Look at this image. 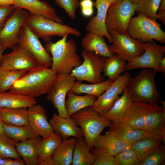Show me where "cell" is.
I'll return each mask as SVG.
<instances>
[{"mask_svg": "<svg viewBox=\"0 0 165 165\" xmlns=\"http://www.w3.org/2000/svg\"><path fill=\"white\" fill-rule=\"evenodd\" d=\"M28 72L15 82L9 91L35 98L47 94L57 77L51 68L38 65Z\"/></svg>", "mask_w": 165, "mask_h": 165, "instance_id": "obj_1", "label": "cell"}, {"mask_svg": "<svg viewBox=\"0 0 165 165\" xmlns=\"http://www.w3.org/2000/svg\"><path fill=\"white\" fill-rule=\"evenodd\" d=\"M68 34L55 43H46L45 48L51 55V68L57 75L70 74L72 70L82 62L77 52L75 41L67 40Z\"/></svg>", "mask_w": 165, "mask_h": 165, "instance_id": "obj_2", "label": "cell"}, {"mask_svg": "<svg viewBox=\"0 0 165 165\" xmlns=\"http://www.w3.org/2000/svg\"><path fill=\"white\" fill-rule=\"evenodd\" d=\"M156 70L143 68L135 76L130 78L126 87L132 101L158 104L160 94L155 83Z\"/></svg>", "mask_w": 165, "mask_h": 165, "instance_id": "obj_3", "label": "cell"}, {"mask_svg": "<svg viewBox=\"0 0 165 165\" xmlns=\"http://www.w3.org/2000/svg\"><path fill=\"white\" fill-rule=\"evenodd\" d=\"M71 116L82 129L83 137L91 150L104 129L112 123L110 120L102 117L92 106L83 108Z\"/></svg>", "mask_w": 165, "mask_h": 165, "instance_id": "obj_4", "label": "cell"}, {"mask_svg": "<svg viewBox=\"0 0 165 165\" xmlns=\"http://www.w3.org/2000/svg\"><path fill=\"white\" fill-rule=\"evenodd\" d=\"M25 24L38 38L42 39L46 43L51 41V38L53 36L62 37L66 34L77 37L80 36L79 31L75 28L32 14H29Z\"/></svg>", "mask_w": 165, "mask_h": 165, "instance_id": "obj_5", "label": "cell"}, {"mask_svg": "<svg viewBox=\"0 0 165 165\" xmlns=\"http://www.w3.org/2000/svg\"><path fill=\"white\" fill-rule=\"evenodd\" d=\"M131 17L127 30V34L132 38L143 42H151L153 39L165 43V32L161 29L162 25L156 20L138 14Z\"/></svg>", "mask_w": 165, "mask_h": 165, "instance_id": "obj_6", "label": "cell"}, {"mask_svg": "<svg viewBox=\"0 0 165 165\" xmlns=\"http://www.w3.org/2000/svg\"><path fill=\"white\" fill-rule=\"evenodd\" d=\"M84 59L81 64L75 68L69 74L77 80L86 81L91 83L101 82L105 57L94 52L82 50Z\"/></svg>", "mask_w": 165, "mask_h": 165, "instance_id": "obj_7", "label": "cell"}, {"mask_svg": "<svg viewBox=\"0 0 165 165\" xmlns=\"http://www.w3.org/2000/svg\"><path fill=\"white\" fill-rule=\"evenodd\" d=\"M136 4L130 0H124L111 4L106 15L105 24L109 32L127 34L128 25L132 16L136 12Z\"/></svg>", "mask_w": 165, "mask_h": 165, "instance_id": "obj_8", "label": "cell"}, {"mask_svg": "<svg viewBox=\"0 0 165 165\" xmlns=\"http://www.w3.org/2000/svg\"><path fill=\"white\" fill-rule=\"evenodd\" d=\"M109 33L112 38V44L109 46L110 50L125 61L129 62L144 52V42L141 40L132 38L127 34Z\"/></svg>", "mask_w": 165, "mask_h": 165, "instance_id": "obj_9", "label": "cell"}, {"mask_svg": "<svg viewBox=\"0 0 165 165\" xmlns=\"http://www.w3.org/2000/svg\"><path fill=\"white\" fill-rule=\"evenodd\" d=\"M145 51L140 56L128 62L126 70L140 68L154 69L161 73L165 72L160 66V61L164 57L165 46L156 44L153 40L144 42Z\"/></svg>", "mask_w": 165, "mask_h": 165, "instance_id": "obj_10", "label": "cell"}, {"mask_svg": "<svg viewBox=\"0 0 165 165\" xmlns=\"http://www.w3.org/2000/svg\"><path fill=\"white\" fill-rule=\"evenodd\" d=\"M29 14L23 9H14L0 31V46L5 49H12L17 44L19 32Z\"/></svg>", "mask_w": 165, "mask_h": 165, "instance_id": "obj_11", "label": "cell"}, {"mask_svg": "<svg viewBox=\"0 0 165 165\" xmlns=\"http://www.w3.org/2000/svg\"><path fill=\"white\" fill-rule=\"evenodd\" d=\"M28 50L36 59L38 65L49 68L52 65V57L46 50L38 38L25 24L21 28L18 37V43Z\"/></svg>", "mask_w": 165, "mask_h": 165, "instance_id": "obj_12", "label": "cell"}, {"mask_svg": "<svg viewBox=\"0 0 165 165\" xmlns=\"http://www.w3.org/2000/svg\"><path fill=\"white\" fill-rule=\"evenodd\" d=\"M12 52L3 55L0 64L2 69L28 72L38 65L34 56L28 50L17 44Z\"/></svg>", "mask_w": 165, "mask_h": 165, "instance_id": "obj_13", "label": "cell"}, {"mask_svg": "<svg viewBox=\"0 0 165 165\" xmlns=\"http://www.w3.org/2000/svg\"><path fill=\"white\" fill-rule=\"evenodd\" d=\"M75 79L69 74L57 75L52 88L47 94L46 99L52 103L57 110L58 115L61 117L70 116L65 107L66 97L74 85Z\"/></svg>", "mask_w": 165, "mask_h": 165, "instance_id": "obj_14", "label": "cell"}, {"mask_svg": "<svg viewBox=\"0 0 165 165\" xmlns=\"http://www.w3.org/2000/svg\"><path fill=\"white\" fill-rule=\"evenodd\" d=\"M130 74L126 72L120 75L95 101L92 108L100 115L108 112L111 108L116 100L122 94L127 87L131 78Z\"/></svg>", "mask_w": 165, "mask_h": 165, "instance_id": "obj_15", "label": "cell"}, {"mask_svg": "<svg viewBox=\"0 0 165 165\" xmlns=\"http://www.w3.org/2000/svg\"><path fill=\"white\" fill-rule=\"evenodd\" d=\"M146 131L150 136L163 142L165 139V108L146 103L145 113Z\"/></svg>", "mask_w": 165, "mask_h": 165, "instance_id": "obj_16", "label": "cell"}, {"mask_svg": "<svg viewBox=\"0 0 165 165\" xmlns=\"http://www.w3.org/2000/svg\"><path fill=\"white\" fill-rule=\"evenodd\" d=\"M111 4L106 0H96L94 4L97 9V14L89 19L85 27L88 32L105 37L110 43L112 38L107 29L105 20L107 9Z\"/></svg>", "mask_w": 165, "mask_h": 165, "instance_id": "obj_17", "label": "cell"}, {"mask_svg": "<svg viewBox=\"0 0 165 165\" xmlns=\"http://www.w3.org/2000/svg\"><path fill=\"white\" fill-rule=\"evenodd\" d=\"M28 109L29 125L43 138L50 136L53 130L47 120L45 108L41 105L36 104Z\"/></svg>", "mask_w": 165, "mask_h": 165, "instance_id": "obj_18", "label": "cell"}, {"mask_svg": "<svg viewBox=\"0 0 165 165\" xmlns=\"http://www.w3.org/2000/svg\"><path fill=\"white\" fill-rule=\"evenodd\" d=\"M14 9H26L30 14L42 16L63 24L54 8L46 2L39 0H15Z\"/></svg>", "mask_w": 165, "mask_h": 165, "instance_id": "obj_19", "label": "cell"}, {"mask_svg": "<svg viewBox=\"0 0 165 165\" xmlns=\"http://www.w3.org/2000/svg\"><path fill=\"white\" fill-rule=\"evenodd\" d=\"M49 122L53 131L63 139L72 137L77 138L83 137L82 129L71 116L63 118L55 113L49 119Z\"/></svg>", "mask_w": 165, "mask_h": 165, "instance_id": "obj_20", "label": "cell"}, {"mask_svg": "<svg viewBox=\"0 0 165 165\" xmlns=\"http://www.w3.org/2000/svg\"><path fill=\"white\" fill-rule=\"evenodd\" d=\"M42 139L39 136L15 143L17 152L26 165H38V149Z\"/></svg>", "mask_w": 165, "mask_h": 165, "instance_id": "obj_21", "label": "cell"}, {"mask_svg": "<svg viewBox=\"0 0 165 165\" xmlns=\"http://www.w3.org/2000/svg\"><path fill=\"white\" fill-rule=\"evenodd\" d=\"M146 104L132 101L124 111L121 119L133 128L146 131L145 120Z\"/></svg>", "mask_w": 165, "mask_h": 165, "instance_id": "obj_22", "label": "cell"}, {"mask_svg": "<svg viewBox=\"0 0 165 165\" xmlns=\"http://www.w3.org/2000/svg\"><path fill=\"white\" fill-rule=\"evenodd\" d=\"M108 127L109 131L131 145L142 138L150 136L146 130L133 128L121 119L112 123Z\"/></svg>", "mask_w": 165, "mask_h": 165, "instance_id": "obj_23", "label": "cell"}, {"mask_svg": "<svg viewBox=\"0 0 165 165\" xmlns=\"http://www.w3.org/2000/svg\"><path fill=\"white\" fill-rule=\"evenodd\" d=\"M132 145L120 139L110 131L104 135L100 134L97 138L94 148L106 152L115 156Z\"/></svg>", "mask_w": 165, "mask_h": 165, "instance_id": "obj_24", "label": "cell"}, {"mask_svg": "<svg viewBox=\"0 0 165 165\" xmlns=\"http://www.w3.org/2000/svg\"><path fill=\"white\" fill-rule=\"evenodd\" d=\"M76 138L63 139L50 159L43 165H70L72 164Z\"/></svg>", "mask_w": 165, "mask_h": 165, "instance_id": "obj_25", "label": "cell"}, {"mask_svg": "<svg viewBox=\"0 0 165 165\" xmlns=\"http://www.w3.org/2000/svg\"><path fill=\"white\" fill-rule=\"evenodd\" d=\"M81 45L83 50L105 57L116 54L111 51L103 37L94 33H87L82 39Z\"/></svg>", "mask_w": 165, "mask_h": 165, "instance_id": "obj_26", "label": "cell"}, {"mask_svg": "<svg viewBox=\"0 0 165 165\" xmlns=\"http://www.w3.org/2000/svg\"><path fill=\"white\" fill-rule=\"evenodd\" d=\"M163 142L156 138L148 136L139 140L133 144L131 147L141 163L150 155L163 146Z\"/></svg>", "mask_w": 165, "mask_h": 165, "instance_id": "obj_27", "label": "cell"}, {"mask_svg": "<svg viewBox=\"0 0 165 165\" xmlns=\"http://www.w3.org/2000/svg\"><path fill=\"white\" fill-rule=\"evenodd\" d=\"M36 104L34 98L10 91L0 93V107L28 108Z\"/></svg>", "mask_w": 165, "mask_h": 165, "instance_id": "obj_28", "label": "cell"}, {"mask_svg": "<svg viewBox=\"0 0 165 165\" xmlns=\"http://www.w3.org/2000/svg\"><path fill=\"white\" fill-rule=\"evenodd\" d=\"M95 156L90 150L84 137L76 139L72 165H92Z\"/></svg>", "mask_w": 165, "mask_h": 165, "instance_id": "obj_29", "label": "cell"}, {"mask_svg": "<svg viewBox=\"0 0 165 165\" xmlns=\"http://www.w3.org/2000/svg\"><path fill=\"white\" fill-rule=\"evenodd\" d=\"M67 95L65 107L69 116L85 108L92 106L97 98L95 96L88 94L80 96L69 91Z\"/></svg>", "mask_w": 165, "mask_h": 165, "instance_id": "obj_30", "label": "cell"}, {"mask_svg": "<svg viewBox=\"0 0 165 165\" xmlns=\"http://www.w3.org/2000/svg\"><path fill=\"white\" fill-rule=\"evenodd\" d=\"M63 139L53 131L49 136L42 139L38 149V165L44 164L50 159Z\"/></svg>", "mask_w": 165, "mask_h": 165, "instance_id": "obj_31", "label": "cell"}, {"mask_svg": "<svg viewBox=\"0 0 165 165\" xmlns=\"http://www.w3.org/2000/svg\"><path fill=\"white\" fill-rule=\"evenodd\" d=\"M1 114L5 124L16 126L29 125L27 108H2Z\"/></svg>", "mask_w": 165, "mask_h": 165, "instance_id": "obj_32", "label": "cell"}, {"mask_svg": "<svg viewBox=\"0 0 165 165\" xmlns=\"http://www.w3.org/2000/svg\"><path fill=\"white\" fill-rule=\"evenodd\" d=\"M122 94L116 100L109 111L100 115L112 123L121 120L125 109L132 101L126 87Z\"/></svg>", "mask_w": 165, "mask_h": 165, "instance_id": "obj_33", "label": "cell"}, {"mask_svg": "<svg viewBox=\"0 0 165 165\" xmlns=\"http://www.w3.org/2000/svg\"><path fill=\"white\" fill-rule=\"evenodd\" d=\"M126 61L115 54L106 57L103 72L104 75L113 82L121 74L126 70Z\"/></svg>", "mask_w": 165, "mask_h": 165, "instance_id": "obj_34", "label": "cell"}, {"mask_svg": "<svg viewBox=\"0 0 165 165\" xmlns=\"http://www.w3.org/2000/svg\"><path fill=\"white\" fill-rule=\"evenodd\" d=\"M3 131L5 136L16 142L39 136L29 125L16 126L4 123Z\"/></svg>", "mask_w": 165, "mask_h": 165, "instance_id": "obj_35", "label": "cell"}, {"mask_svg": "<svg viewBox=\"0 0 165 165\" xmlns=\"http://www.w3.org/2000/svg\"><path fill=\"white\" fill-rule=\"evenodd\" d=\"M82 82L79 80L75 82L69 91L78 95L86 94L97 97L104 93L113 82L108 79L100 83L91 84L82 83Z\"/></svg>", "mask_w": 165, "mask_h": 165, "instance_id": "obj_36", "label": "cell"}, {"mask_svg": "<svg viewBox=\"0 0 165 165\" xmlns=\"http://www.w3.org/2000/svg\"><path fill=\"white\" fill-rule=\"evenodd\" d=\"M161 0H142L136 5V12L156 20Z\"/></svg>", "mask_w": 165, "mask_h": 165, "instance_id": "obj_37", "label": "cell"}, {"mask_svg": "<svg viewBox=\"0 0 165 165\" xmlns=\"http://www.w3.org/2000/svg\"><path fill=\"white\" fill-rule=\"evenodd\" d=\"M26 72L5 70L0 67V93L10 90L15 82Z\"/></svg>", "mask_w": 165, "mask_h": 165, "instance_id": "obj_38", "label": "cell"}, {"mask_svg": "<svg viewBox=\"0 0 165 165\" xmlns=\"http://www.w3.org/2000/svg\"><path fill=\"white\" fill-rule=\"evenodd\" d=\"M16 142L4 134H0V156L21 159L15 147Z\"/></svg>", "mask_w": 165, "mask_h": 165, "instance_id": "obj_39", "label": "cell"}, {"mask_svg": "<svg viewBox=\"0 0 165 165\" xmlns=\"http://www.w3.org/2000/svg\"><path fill=\"white\" fill-rule=\"evenodd\" d=\"M114 157L118 165H141V163L131 147L119 153Z\"/></svg>", "mask_w": 165, "mask_h": 165, "instance_id": "obj_40", "label": "cell"}, {"mask_svg": "<svg viewBox=\"0 0 165 165\" xmlns=\"http://www.w3.org/2000/svg\"><path fill=\"white\" fill-rule=\"evenodd\" d=\"M91 150L95 156L92 165H118L114 156L110 154L94 148Z\"/></svg>", "mask_w": 165, "mask_h": 165, "instance_id": "obj_41", "label": "cell"}, {"mask_svg": "<svg viewBox=\"0 0 165 165\" xmlns=\"http://www.w3.org/2000/svg\"><path fill=\"white\" fill-rule=\"evenodd\" d=\"M165 159V149L164 145L145 159L141 165H160Z\"/></svg>", "mask_w": 165, "mask_h": 165, "instance_id": "obj_42", "label": "cell"}, {"mask_svg": "<svg viewBox=\"0 0 165 165\" xmlns=\"http://www.w3.org/2000/svg\"><path fill=\"white\" fill-rule=\"evenodd\" d=\"M56 3L64 9L70 17L75 19L79 0H54Z\"/></svg>", "mask_w": 165, "mask_h": 165, "instance_id": "obj_43", "label": "cell"}, {"mask_svg": "<svg viewBox=\"0 0 165 165\" xmlns=\"http://www.w3.org/2000/svg\"><path fill=\"white\" fill-rule=\"evenodd\" d=\"M14 9L13 5L0 6V31Z\"/></svg>", "mask_w": 165, "mask_h": 165, "instance_id": "obj_44", "label": "cell"}, {"mask_svg": "<svg viewBox=\"0 0 165 165\" xmlns=\"http://www.w3.org/2000/svg\"><path fill=\"white\" fill-rule=\"evenodd\" d=\"M94 3L91 0H81L80 2L82 15L86 17L91 16L94 13Z\"/></svg>", "mask_w": 165, "mask_h": 165, "instance_id": "obj_45", "label": "cell"}, {"mask_svg": "<svg viewBox=\"0 0 165 165\" xmlns=\"http://www.w3.org/2000/svg\"><path fill=\"white\" fill-rule=\"evenodd\" d=\"M12 158L0 156V165H24V160L21 159L13 160Z\"/></svg>", "mask_w": 165, "mask_h": 165, "instance_id": "obj_46", "label": "cell"}, {"mask_svg": "<svg viewBox=\"0 0 165 165\" xmlns=\"http://www.w3.org/2000/svg\"><path fill=\"white\" fill-rule=\"evenodd\" d=\"M156 19L161 21L163 24H165V10L160 13H158L156 14Z\"/></svg>", "mask_w": 165, "mask_h": 165, "instance_id": "obj_47", "label": "cell"}, {"mask_svg": "<svg viewBox=\"0 0 165 165\" xmlns=\"http://www.w3.org/2000/svg\"><path fill=\"white\" fill-rule=\"evenodd\" d=\"M15 0H0V6L14 5Z\"/></svg>", "mask_w": 165, "mask_h": 165, "instance_id": "obj_48", "label": "cell"}, {"mask_svg": "<svg viewBox=\"0 0 165 165\" xmlns=\"http://www.w3.org/2000/svg\"><path fill=\"white\" fill-rule=\"evenodd\" d=\"M158 10V13H160L165 10V0H161Z\"/></svg>", "mask_w": 165, "mask_h": 165, "instance_id": "obj_49", "label": "cell"}, {"mask_svg": "<svg viewBox=\"0 0 165 165\" xmlns=\"http://www.w3.org/2000/svg\"><path fill=\"white\" fill-rule=\"evenodd\" d=\"M2 107H0V134H4L3 132V126L4 124V123H3L2 116H1V109Z\"/></svg>", "mask_w": 165, "mask_h": 165, "instance_id": "obj_50", "label": "cell"}, {"mask_svg": "<svg viewBox=\"0 0 165 165\" xmlns=\"http://www.w3.org/2000/svg\"><path fill=\"white\" fill-rule=\"evenodd\" d=\"M160 66L161 68L165 72V57L163 58L160 61Z\"/></svg>", "mask_w": 165, "mask_h": 165, "instance_id": "obj_51", "label": "cell"}, {"mask_svg": "<svg viewBox=\"0 0 165 165\" xmlns=\"http://www.w3.org/2000/svg\"><path fill=\"white\" fill-rule=\"evenodd\" d=\"M109 2L111 4L117 3L124 0H106Z\"/></svg>", "mask_w": 165, "mask_h": 165, "instance_id": "obj_52", "label": "cell"}, {"mask_svg": "<svg viewBox=\"0 0 165 165\" xmlns=\"http://www.w3.org/2000/svg\"><path fill=\"white\" fill-rule=\"evenodd\" d=\"M6 49L0 46V64L1 59L2 56V53Z\"/></svg>", "mask_w": 165, "mask_h": 165, "instance_id": "obj_53", "label": "cell"}, {"mask_svg": "<svg viewBox=\"0 0 165 165\" xmlns=\"http://www.w3.org/2000/svg\"><path fill=\"white\" fill-rule=\"evenodd\" d=\"M142 0H130L132 3L136 5Z\"/></svg>", "mask_w": 165, "mask_h": 165, "instance_id": "obj_54", "label": "cell"}]
</instances>
